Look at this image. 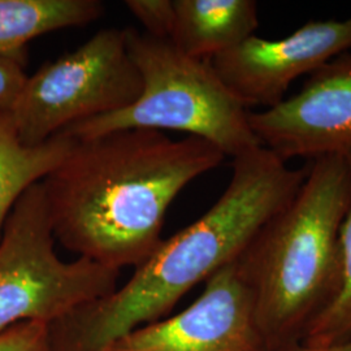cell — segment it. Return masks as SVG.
<instances>
[{
	"instance_id": "6da1fadb",
	"label": "cell",
	"mask_w": 351,
	"mask_h": 351,
	"mask_svg": "<svg viewBox=\"0 0 351 351\" xmlns=\"http://www.w3.org/2000/svg\"><path fill=\"white\" fill-rule=\"evenodd\" d=\"M224 158L204 139L175 141L151 129L75 139L40 181L53 237L106 268H137L162 243L165 213L180 191Z\"/></svg>"
},
{
	"instance_id": "9c48e42d",
	"label": "cell",
	"mask_w": 351,
	"mask_h": 351,
	"mask_svg": "<svg viewBox=\"0 0 351 351\" xmlns=\"http://www.w3.org/2000/svg\"><path fill=\"white\" fill-rule=\"evenodd\" d=\"M351 50V16L345 20L311 21L285 38H247L213 56V68L246 107L267 110L285 99L290 85Z\"/></svg>"
},
{
	"instance_id": "7a4b0ae2",
	"label": "cell",
	"mask_w": 351,
	"mask_h": 351,
	"mask_svg": "<svg viewBox=\"0 0 351 351\" xmlns=\"http://www.w3.org/2000/svg\"><path fill=\"white\" fill-rule=\"evenodd\" d=\"M232 169L228 188L213 207L162 241L125 285L51 326L56 351H101L163 317L189 290L237 261L307 175L306 167L291 169L262 146L234 158Z\"/></svg>"
},
{
	"instance_id": "4fadbf2b",
	"label": "cell",
	"mask_w": 351,
	"mask_h": 351,
	"mask_svg": "<svg viewBox=\"0 0 351 351\" xmlns=\"http://www.w3.org/2000/svg\"><path fill=\"white\" fill-rule=\"evenodd\" d=\"M350 164L351 149L343 154ZM342 275L339 294L308 326L300 346L323 349L351 339V207L341 228Z\"/></svg>"
},
{
	"instance_id": "7c38bea8",
	"label": "cell",
	"mask_w": 351,
	"mask_h": 351,
	"mask_svg": "<svg viewBox=\"0 0 351 351\" xmlns=\"http://www.w3.org/2000/svg\"><path fill=\"white\" fill-rule=\"evenodd\" d=\"M75 138L59 133L37 146H26L10 111L0 110V237L16 202L62 163Z\"/></svg>"
},
{
	"instance_id": "30bf717a",
	"label": "cell",
	"mask_w": 351,
	"mask_h": 351,
	"mask_svg": "<svg viewBox=\"0 0 351 351\" xmlns=\"http://www.w3.org/2000/svg\"><path fill=\"white\" fill-rule=\"evenodd\" d=\"M173 10L169 40L194 59L211 60L255 36L259 27L254 0H173Z\"/></svg>"
},
{
	"instance_id": "8992f818",
	"label": "cell",
	"mask_w": 351,
	"mask_h": 351,
	"mask_svg": "<svg viewBox=\"0 0 351 351\" xmlns=\"http://www.w3.org/2000/svg\"><path fill=\"white\" fill-rule=\"evenodd\" d=\"M141 93L125 30L103 29L27 77L10 113L21 142L37 146L75 123L124 110Z\"/></svg>"
},
{
	"instance_id": "3957f363",
	"label": "cell",
	"mask_w": 351,
	"mask_h": 351,
	"mask_svg": "<svg viewBox=\"0 0 351 351\" xmlns=\"http://www.w3.org/2000/svg\"><path fill=\"white\" fill-rule=\"evenodd\" d=\"M351 207V168L343 154L310 160L291 201L271 217L237 259L268 351L300 345L339 294L341 228Z\"/></svg>"
},
{
	"instance_id": "5bb4252c",
	"label": "cell",
	"mask_w": 351,
	"mask_h": 351,
	"mask_svg": "<svg viewBox=\"0 0 351 351\" xmlns=\"http://www.w3.org/2000/svg\"><path fill=\"white\" fill-rule=\"evenodd\" d=\"M0 351H56L50 324L23 322L0 332Z\"/></svg>"
},
{
	"instance_id": "e0dca14e",
	"label": "cell",
	"mask_w": 351,
	"mask_h": 351,
	"mask_svg": "<svg viewBox=\"0 0 351 351\" xmlns=\"http://www.w3.org/2000/svg\"><path fill=\"white\" fill-rule=\"evenodd\" d=\"M285 351H351V339L350 341H346V342H342V343L329 346V348H323V349H307V348L297 345V346Z\"/></svg>"
},
{
	"instance_id": "2e32d148",
	"label": "cell",
	"mask_w": 351,
	"mask_h": 351,
	"mask_svg": "<svg viewBox=\"0 0 351 351\" xmlns=\"http://www.w3.org/2000/svg\"><path fill=\"white\" fill-rule=\"evenodd\" d=\"M26 80L27 75L24 72V64L0 55V110H12L24 88Z\"/></svg>"
},
{
	"instance_id": "ba28073f",
	"label": "cell",
	"mask_w": 351,
	"mask_h": 351,
	"mask_svg": "<svg viewBox=\"0 0 351 351\" xmlns=\"http://www.w3.org/2000/svg\"><path fill=\"white\" fill-rule=\"evenodd\" d=\"M101 351H268L237 261L206 281L199 298L167 320L139 326Z\"/></svg>"
},
{
	"instance_id": "277c9868",
	"label": "cell",
	"mask_w": 351,
	"mask_h": 351,
	"mask_svg": "<svg viewBox=\"0 0 351 351\" xmlns=\"http://www.w3.org/2000/svg\"><path fill=\"white\" fill-rule=\"evenodd\" d=\"M126 47L142 78V93L121 111L68 126L75 139L124 129L176 130L204 139L233 159L261 146L247 107L226 88L210 60L182 53L168 39L128 27Z\"/></svg>"
},
{
	"instance_id": "8fae6325",
	"label": "cell",
	"mask_w": 351,
	"mask_h": 351,
	"mask_svg": "<svg viewBox=\"0 0 351 351\" xmlns=\"http://www.w3.org/2000/svg\"><path fill=\"white\" fill-rule=\"evenodd\" d=\"M98 0H0V55L25 64L26 45L55 30L99 20Z\"/></svg>"
},
{
	"instance_id": "52a82bcc",
	"label": "cell",
	"mask_w": 351,
	"mask_h": 351,
	"mask_svg": "<svg viewBox=\"0 0 351 351\" xmlns=\"http://www.w3.org/2000/svg\"><path fill=\"white\" fill-rule=\"evenodd\" d=\"M249 123L261 146L285 163L350 150L351 52L307 75L300 93L276 107L250 111Z\"/></svg>"
},
{
	"instance_id": "5b68a950",
	"label": "cell",
	"mask_w": 351,
	"mask_h": 351,
	"mask_svg": "<svg viewBox=\"0 0 351 351\" xmlns=\"http://www.w3.org/2000/svg\"><path fill=\"white\" fill-rule=\"evenodd\" d=\"M40 182L16 202L0 237V332L23 322L53 326L116 290L119 271L85 258L64 262Z\"/></svg>"
},
{
	"instance_id": "9a60e30c",
	"label": "cell",
	"mask_w": 351,
	"mask_h": 351,
	"mask_svg": "<svg viewBox=\"0 0 351 351\" xmlns=\"http://www.w3.org/2000/svg\"><path fill=\"white\" fill-rule=\"evenodd\" d=\"M125 5L145 26L146 34L169 40L175 20L172 0H126Z\"/></svg>"
}]
</instances>
